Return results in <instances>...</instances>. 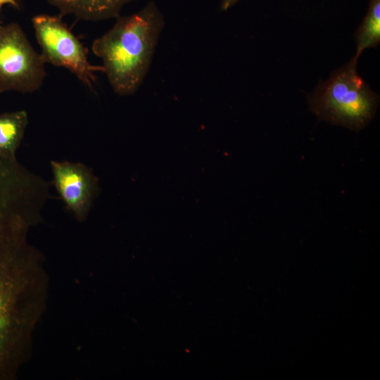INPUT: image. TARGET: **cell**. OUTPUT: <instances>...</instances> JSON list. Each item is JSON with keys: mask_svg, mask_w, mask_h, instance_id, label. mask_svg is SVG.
I'll return each mask as SVG.
<instances>
[{"mask_svg": "<svg viewBox=\"0 0 380 380\" xmlns=\"http://www.w3.org/2000/svg\"><path fill=\"white\" fill-rule=\"evenodd\" d=\"M26 230H0V380L15 379L30 354L48 279Z\"/></svg>", "mask_w": 380, "mask_h": 380, "instance_id": "cell-1", "label": "cell"}, {"mask_svg": "<svg viewBox=\"0 0 380 380\" xmlns=\"http://www.w3.org/2000/svg\"><path fill=\"white\" fill-rule=\"evenodd\" d=\"M116 18L113 26L94 41L91 49L101 59L113 91L129 96L139 89L150 70L165 18L151 1L137 13Z\"/></svg>", "mask_w": 380, "mask_h": 380, "instance_id": "cell-2", "label": "cell"}, {"mask_svg": "<svg viewBox=\"0 0 380 380\" xmlns=\"http://www.w3.org/2000/svg\"><path fill=\"white\" fill-rule=\"evenodd\" d=\"M357 61L354 56L309 96L310 110L319 120L359 131L375 116L379 96L358 75Z\"/></svg>", "mask_w": 380, "mask_h": 380, "instance_id": "cell-3", "label": "cell"}, {"mask_svg": "<svg viewBox=\"0 0 380 380\" xmlns=\"http://www.w3.org/2000/svg\"><path fill=\"white\" fill-rule=\"evenodd\" d=\"M45 63L18 24H0V93H32L39 89L46 75Z\"/></svg>", "mask_w": 380, "mask_h": 380, "instance_id": "cell-4", "label": "cell"}, {"mask_svg": "<svg viewBox=\"0 0 380 380\" xmlns=\"http://www.w3.org/2000/svg\"><path fill=\"white\" fill-rule=\"evenodd\" d=\"M36 39L44 61L72 72L85 86L94 90V72L102 66L91 65L87 51L60 16L41 14L32 19Z\"/></svg>", "mask_w": 380, "mask_h": 380, "instance_id": "cell-5", "label": "cell"}, {"mask_svg": "<svg viewBox=\"0 0 380 380\" xmlns=\"http://www.w3.org/2000/svg\"><path fill=\"white\" fill-rule=\"evenodd\" d=\"M54 186L67 208L80 221L87 218L97 186V179L80 163L51 162Z\"/></svg>", "mask_w": 380, "mask_h": 380, "instance_id": "cell-6", "label": "cell"}, {"mask_svg": "<svg viewBox=\"0 0 380 380\" xmlns=\"http://www.w3.org/2000/svg\"><path fill=\"white\" fill-rule=\"evenodd\" d=\"M27 174L15 158L0 156V229L29 218Z\"/></svg>", "mask_w": 380, "mask_h": 380, "instance_id": "cell-7", "label": "cell"}, {"mask_svg": "<svg viewBox=\"0 0 380 380\" xmlns=\"http://www.w3.org/2000/svg\"><path fill=\"white\" fill-rule=\"evenodd\" d=\"M62 15L79 19L99 21L116 18L125 6L134 0H47Z\"/></svg>", "mask_w": 380, "mask_h": 380, "instance_id": "cell-8", "label": "cell"}, {"mask_svg": "<svg viewBox=\"0 0 380 380\" xmlns=\"http://www.w3.org/2000/svg\"><path fill=\"white\" fill-rule=\"evenodd\" d=\"M28 123L27 113L18 110L0 114V156L14 158Z\"/></svg>", "mask_w": 380, "mask_h": 380, "instance_id": "cell-9", "label": "cell"}, {"mask_svg": "<svg viewBox=\"0 0 380 380\" xmlns=\"http://www.w3.org/2000/svg\"><path fill=\"white\" fill-rule=\"evenodd\" d=\"M357 58L363 51L374 48L380 42V0H370L367 14L355 34Z\"/></svg>", "mask_w": 380, "mask_h": 380, "instance_id": "cell-10", "label": "cell"}, {"mask_svg": "<svg viewBox=\"0 0 380 380\" xmlns=\"http://www.w3.org/2000/svg\"><path fill=\"white\" fill-rule=\"evenodd\" d=\"M239 0H220L221 10L225 11L234 6Z\"/></svg>", "mask_w": 380, "mask_h": 380, "instance_id": "cell-11", "label": "cell"}, {"mask_svg": "<svg viewBox=\"0 0 380 380\" xmlns=\"http://www.w3.org/2000/svg\"><path fill=\"white\" fill-rule=\"evenodd\" d=\"M5 4L11 5L12 6L16 8H19V5L15 0H0V13H1V9L2 6Z\"/></svg>", "mask_w": 380, "mask_h": 380, "instance_id": "cell-12", "label": "cell"}]
</instances>
